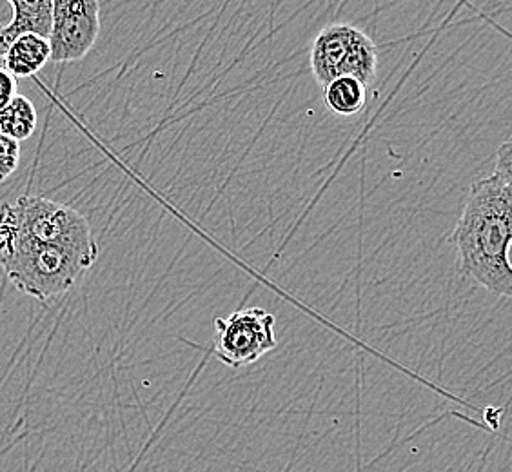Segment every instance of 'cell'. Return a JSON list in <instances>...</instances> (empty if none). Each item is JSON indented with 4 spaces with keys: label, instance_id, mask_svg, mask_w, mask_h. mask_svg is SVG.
I'll use <instances>...</instances> for the list:
<instances>
[{
    "label": "cell",
    "instance_id": "1",
    "mask_svg": "<svg viewBox=\"0 0 512 472\" xmlns=\"http://www.w3.org/2000/svg\"><path fill=\"white\" fill-rule=\"evenodd\" d=\"M511 240L512 144L505 140L498 148L493 175L471 187L451 242L465 275L489 293L511 298Z\"/></svg>",
    "mask_w": 512,
    "mask_h": 472
},
{
    "label": "cell",
    "instance_id": "2",
    "mask_svg": "<svg viewBox=\"0 0 512 472\" xmlns=\"http://www.w3.org/2000/svg\"><path fill=\"white\" fill-rule=\"evenodd\" d=\"M99 258V251L22 236H0V266L13 286L39 302L66 295Z\"/></svg>",
    "mask_w": 512,
    "mask_h": 472
},
{
    "label": "cell",
    "instance_id": "3",
    "mask_svg": "<svg viewBox=\"0 0 512 472\" xmlns=\"http://www.w3.org/2000/svg\"><path fill=\"white\" fill-rule=\"evenodd\" d=\"M0 236H22L99 251L88 218L73 207L35 195H22L0 206Z\"/></svg>",
    "mask_w": 512,
    "mask_h": 472
},
{
    "label": "cell",
    "instance_id": "4",
    "mask_svg": "<svg viewBox=\"0 0 512 472\" xmlns=\"http://www.w3.org/2000/svg\"><path fill=\"white\" fill-rule=\"evenodd\" d=\"M309 66L322 88L338 77H355L369 86L376 77L378 48L351 24H329L316 35Z\"/></svg>",
    "mask_w": 512,
    "mask_h": 472
},
{
    "label": "cell",
    "instance_id": "5",
    "mask_svg": "<svg viewBox=\"0 0 512 472\" xmlns=\"http://www.w3.org/2000/svg\"><path fill=\"white\" fill-rule=\"evenodd\" d=\"M275 324V316L260 307L240 309L229 318H217L213 353L231 369L255 364L278 344Z\"/></svg>",
    "mask_w": 512,
    "mask_h": 472
},
{
    "label": "cell",
    "instance_id": "6",
    "mask_svg": "<svg viewBox=\"0 0 512 472\" xmlns=\"http://www.w3.org/2000/svg\"><path fill=\"white\" fill-rule=\"evenodd\" d=\"M100 35L99 0H51V62H79Z\"/></svg>",
    "mask_w": 512,
    "mask_h": 472
},
{
    "label": "cell",
    "instance_id": "7",
    "mask_svg": "<svg viewBox=\"0 0 512 472\" xmlns=\"http://www.w3.org/2000/svg\"><path fill=\"white\" fill-rule=\"evenodd\" d=\"M50 30L51 0H0V57L22 33L48 39Z\"/></svg>",
    "mask_w": 512,
    "mask_h": 472
},
{
    "label": "cell",
    "instance_id": "8",
    "mask_svg": "<svg viewBox=\"0 0 512 472\" xmlns=\"http://www.w3.org/2000/svg\"><path fill=\"white\" fill-rule=\"evenodd\" d=\"M50 42L37 33H22L2 55L4 69L17 77H33L50 62Z\"/></svg>",
    "mask_w": 512,
    "mask_h": 472
},
{
    "label": "cell",
    "instance_id": "9",
    "mask_svg": "<svg viewBox=\"0 0 512 472\" xmlns=\"http://www.w3.org/2000/svg\"><path fill=\"white\" fill-rule=\"evenodd\" d=\"M367 89L355 77H338L324 86L325 106L338 117H353L362 113L367 104Z\"/></svg>",
    "mask_w": 512,
    "mask_h": 472
},
{
    "label": "cell",
    "instance_id": "10",
    "mask_svg": "<svg viewBox=\"0 0 512 472\" xmlns=\"http://www.w3.org/2000/svg\"><path fill=\"white\" fill-rule=\"evenodd\" d=\"M39 124L33 102L22 95H15L6 108L0 109V135L13 140H28Z\"/></svg>",
    "mask_w": 512,
    "mask_h": 472
},
{
    "label": "cell",
    "instance_id": "11",
    "mask_svg": "<svg viewBox=\"0 0 512 472\" xmlns=\"http://www.w3.org/2000/svg\"><path fill=\"white\" fill-rule=\"evenodd\" d=\"M19 164V142L6 135H0V182H6L19 169Z\"/></svg>",
    "mask_w": 512,
    "mask_h": 472
},
{
    "label": "cell",
    "instance_id": "12",
    "mask_svg": "<svg viewBox=\"0 0 512 472\" xmlns=\"http://www.w3.org/2000/svg\"><path fill=\"white\" fill-rule=\"evenodd\" d=\"M17 95V79L8 73L6 69L0 68V109L6 108L11 100Z\"/></svg>",
    "mask_w": 512,
    "mask_h": 472
}]
</instances>
